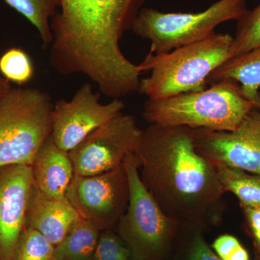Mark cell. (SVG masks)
<instances>
[{
    "mask_svg": "<svg viewBox=\"0 0 260 260\" xmlns=\"http://www.w3.org/2000/svg\"><path fill=\"white\" fill-rule=\"evenodd\" d=\"M255 108L243 95L239 84L223 80L201 91L148 99L143 117L150 124L232 132Z\"/></svg>",
    "mask_w": 260,
    "mask_h": 260,
    "instance_id": "4",
    "label": "cell"
},
{
    "mask_svg": "<svg viewBox=\"0 0 260 260\" xmlns=\"http://www.w3.org/2000/svg\"><path fill=\"white\" fill-rule=\"evenodd\" d=\"M142 132L134 116L119 113L70 150L75 175H96L124 165L138 153Z\"/></svg>",
    "mask_w": 260,
    "mask_h": 260,
    "instance_id": "8",
    "label": "cell"
},
{
    "mask_svg": "<svg viewBox=\"0 0 260 260\" xmlns=\"http://www.w3.org/2000/svg\"><path fill=\"white\" fill-rule=\"evenodd\" d=\"M101 230L80 217L54 246L55 260H93Z\"/></svg>",
    "mask_w": 260,
    "mask_h": 260,
    "instance_id": "16",
    "label": "cell"
},
{
    "mask_svg": "<svg viewBox=\"0 0 260 260\" xmlns=\"http://www.w3.org/2000/svg\"><path fill=\"white\" fill-rule=\"evenodd\" d=\"M213 249L221 260H249L247 251L234 236H220L213 242Z\"/></svg>",
    "mask_w": 260,
    "mask_h": 260,
    "instance_id": "23",
    "label": "cell"
},
{
    "mask_svg": "<svg viewBox=\"0 0 260 260\" xmlns=\"http://www.w3.org/2000/svg\"><path fill=\"white\" fill-rule=\"evenodd\" d=\"M5 2L37 28L43 47H50L53 39L51 20L60 8V0H5Z\"/></svg>",
    "mask_w": 260,
    "mask_h": 260,
    "instance_id": "18",
    "label": "cell"
},
{
    "mask_svg": "<svg viewBox=\"0 0 260 260\" xmlns=\"http://www.w3.org/2000/svg\"><path fill=\"white\" fill-rule=\"evenodd\" d=\"M129 204L118 222L119 237L138 260H151L165 251L180 224L167 216L143 184L136 154L124 162Z\"/></svg>",
    "mask_w": 260,
    "mask_h": 260,
    "instance_id": "7",
    "label": "cell"
},
{
    "mask_svg": "<svg viewBox=\"0 0 260 260\" xmlns=\"http://www.w3.org/2000/svg\"><path fill=\"white\" fill-rule=\"evenodd\" d=\"M223 80L239 84L243 95L260 109V46L224 62L207 83L213 85Z\"/></svg>",
    "mask_w": 260,
    "mask_h": 260,
    "instance_id": "15",
    "label": "cell"
},
{
    "mask_svg": "<svg viewBox=\"0 0 260 260\" xmlns=\"http://www.w3.org/2000/svg\"><path fill=\"white\" fill-rule=\"evenodd\" d=\"M60 2L50 23L51 66L62 75H84L112 99L138 92L139 65L123 54L119 42L132 30L145 0Z\"/></svg>",
    "mask_w": 260,
    "mask_h": 260,
    "instance_id": "1",
    "label": "cell"
},
{
    "mask_svg": "<svg viewBox=\"0 0 260 260\" xmlns=\"http://www.w3.org/2000/svg\"><path fill=\"white\" fill-rule=\"evenodd\" d=\"M246 218L260 249V207L242 205Z\"/></svg>",
    "mask_w": 260,
    "mask_h": 260,
    "instance_id": "25",
    "label": "cell"
},
{
    "mask_svg": "<svg viewBox=\"0 0 260 260\" xmlns=\"http://www.w3.org/2000/svg\"><path fill=\"white\" fill-rule=\"evenodd\" d=\"M0 73L10 83L23 85L34 78V64L23 49L10 48L0 56Z\"/></svg>",
    "mask_w": 260,
    "mask_h": 260,
    "instance_id": "20",
    "label": "cell"
},
{
    "mask_svg": "<svg viewBox=\"0 0 260 260\" xmlns=\"http://www.w3.org/2000/svg\"><path fill=\"white\" fill-rule=\"evenodd\" d=\"M214 166L224 191L235 194L241 205L260 207V175L221 164Z\"/></svg>",
    "mask_w": 260,
    "mask_h": 260,
    "instance_id": "17",
    "label": "cell"
},
{
    "mask_svg": "<svg viewBox=\"0 0 260 260\" xmlns=\"http://www.w3.org/2000/svg\"><path fill=\"white\" fill-rule=\"evenodd\" d=\"M12 88L11 83L3 77L0 76V97L10 91Z\"/></svg>",
    "mask_w": 260,
    "mask_h": 260,
    "instance_id": "26",
    "label": "cell"
},
{
    "mask_svg": "<svg viewBox=\"0 0 260 260\" xmlns=\"http://www.w3.org/2000/svg\"><path fill=\"white\" fill-rule=\"evenodd\" d=\"M66 198L81 218L101 231L118 223L129 199L125 166L96 175H75Z\"/></svg>",
    "mask_w": 260,
    "mask_h": 260,
    "instance_id": "9",
    "label": "cell"
},
{
    "mask_svg": "<svg viewBox=\"0 0 260 260\" xmlns=\"http://www.w3.org/2000/svg\"><path fill=\"white\" fill-rule=\"evenodd\" d=\"M232 42L229 34L215 32L169 52H149L138 65L142 73L150 72V75L140 80L138 92L150 100H160L205 90L214 70L232 59Z\"/></svg>",
    "mask_w": 260,
    "mask_h": 260,
    "instance_id": "3",
    "label": "cell"
},
{
    "mask_svg": "<svg viewBox=\"0 0 260 260\" xmlns=\"http://www.w3.org/2000/svg\"><path fill=\"white\" fill-rule=\"evenodd\" d=\"M260 46V3L248 10L238 20L235 36L233 37L232 58L241 55Z\"/></svg>",
    "mask_w": 260,
    "mask_h": 260,
    "instance_id": "19",
    "label": "cell"
},
{
    "mask_svg": "<svg viewBox=\"0 0 260 260\" xmlns=\"http://www.w3.org/2000/svg\"><path fill=\"white\" fill-rule=\"evenodd\" d=\"M80 217L67 198H49L34 184L27 207L25 229L37 231L55 246Z\"/></svg>",
    "mask_w": 260,
    "mask_h": 260,
    "instance_id": "13",
    "label": "cell"
},
{
    "mask_svg": "<svg viewBox=\"0 0 260 260\" xmlns=\"http://www.w3.org/2000/svg\"><path fill=\"white\" fill-rule=\"evenodd\" d=\"M100 92L84 83L70 101H58L51 112V138L58 147L70 152L89 135L118 115L124 108L121 99L101 103Z\"/></svg>",
    "mask_w": 260,
    "mask_h": 260,
    "instance_id": "10",
    "label": "cell"
},
{
    "mask_svg": "<svg viewBox=\"0 0 260 260\" xmlns=\"http://www.w3.org/2000/svg\"><path fill=\"white\" fill-rule=\"evenodd\" d=\"M12 260H55L54 246L37 231L25 229Z\"/></svg>",
    "mask_w": 260,
    "mask_h": 260,
    "instance_id": "21",
    "label": "cell"
},
{
    "mask_svg": "<svg viewBox=\"0 0 260 260\" xmlns=\"http://www.w3.org/2000/svg\"><path fill=\"white\" fill-rule=\"evenodd\" d=\"M189 260H221L208 245L204 238L197 235L189 251Z\"/></svg>",
    "mask_w": 260,
    "mask_h": 260,
    "instance_id": "24",
    "label": "cell"
},
{
    "mask_svg": "<svg viewBox=\"0 0 260 260\" xmlns=\"http://www.w3.org/2000/svg\"><path fill=\"white\" fill-rule=\"evenodd\" d=\"M34 185L42 194L51 198L64 199L75 176L69 155L49 137L38 150L31 165Z\"/></svg>",
    "mask_w": 260,
    "mask_h": 260,
    "instance_id": "14",
    "label": "cell"
},
{
    "mask_svg": "<svg viewBox=\"0 0 260 260\" xmlns=\"http://www.w3.org/2000/svg\"><path fill=\"white\" fill-rule=\"evenodd\" d=\"M136 155L143 184L167 216L180 225L218 220L225 191L195 148L192 129L150 124Z\"/></svg>",
    "mask_w": 260,
    "mask_h": 260,
    "instance_id": "2",
    "label": "cell"
},
{
    "mask_svg": "<svg viewBox=\"0 0 260 260\" xmlns=\"http://www.w3.org/2000/svg\"><path fill=\"white\" fill-rule=\"evenodd\" d=\"M34 184L30 166L0 167V260L13 259Z\"/></svg>",
    "mask_w": 260,
    "mask_h": 260,
    "instance_id": "12",
    "label": "cell"
},
{
    "mask_svg": "<svg viewBox=\"0 0 260 260\" xmlns=\"http://www.w3.org/2000/svg\"><path fill=\"white\" fill-rule=\"evenodd\" d=\"M248 10L246 0H218L198 13H164L142 8L132 30L150 41L149 52L161 54L204 40L220 24L238 21Z\"/></svg>",
    "mask_w": 260,
    "mask_h": 260,
    "instance_id": "6",
    "label": "cell"
},
{
    "mask_svg": "<svg viewBox=\"0 0 260 260\" xmlns=\"http://www.w3.org/2000/svg\"><path fill=\"white\" fill-rule=\"evenodd\" d=\"M53 107L50 95L37 88H13L0 97V167H31L51 134Z\"/></svg>",
    "mask_w": 260,
    "mask_h": 260,
    "instance_id": "5",
    "label": "cell"
},
{
    "mask_svg": "<svg viewBox=\"0 0 260 260\" xmlns=\"http://www.w3.org/2000/svg\"><path fill=\"white\" fill-rule=\"evenodd\" d=\"M93 260H138L119 235L111 231L102 233Z\"/></svg>",
    "mask_w": 260,
    "mask_h": 260,
    "instance_id": "22",
    "label": "cell"
},
{
    "mask_svg": "<svg viewBox=\"0 0 260 260\" xmlns=\"http://www.w3.org/2000/svg\"><path fill=\"white\" fill-rule=\"evenodd\" d=\"M191 129L198 153L214 165L260 175V109L251 110L234 131Z\"/></svg>",
    "mask_w": 260,
    "mask_h": 260,
    "instance_id": "11",
    "label": "cell"
}]
</instances>
